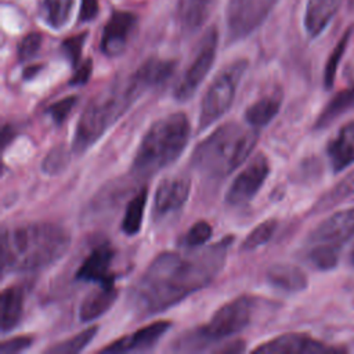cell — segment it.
I'll return each mask as SVG.
<instances>
[{
  "label": "cell",
  "instance_id": "cell-1",
  "mask_svg": "<svg viewBox=\"0 0 354 354\" xmlns=\"http://www.w3.org/2000/svg\"><path fill=\"white\" fill-rule=\"evenodd\" d=\"M232 241V236H225L212 246L187 254H158L131 289L130 301L134 311L149 317L206 288L223 270Z\"/></svg>",
  "mask_w": 354,
  "mask_h": 354
},
{
  "label": "cell",
  "instance_id": "cell-2",
  "mask_svg": "<svg viewBox=\"0 0 354 354\" xmlns=\"http://www.w3.org/2000/svg\"><path fill=\"white\" fill-rule=\"evenodd\" d=\"M71 245L69 232L54 223H29L1 232V272H30L59 260Z\"/></svg>",
  "mask_w": 354,
  "mask_h": 354
},
{
  "label": "cell",
  "instance_id": "cell-3",
  "mask_svg": "<svg viewBox=\"0 0 354 354\" xmlns=\"http://www.w3.org/2000/svg\"><path fill=\"white\" fill-rule=\"evenodd\" d=\"M257 131L236 122H228L213 130L194 149L191 165L209 178H224L238 169L252 153Z\"/></svg>",
  "mask_w": 354,
  "mask_h": 354
},
{
  "label": "cell",
  "instance_id": "cell-4",
  "mask_svg": "<svg viewBox=\"0 0 354 354\" xmlns=\"http://www.w3.org/2000/svg\"><path fill=\"white\" fill-rule=\"evenodd\" d=\"M189 119L183 112L153 122L136 151L131 163L134 177L149 178L178 159L189 140Z\"/></svg>",
  "mask_w": 354,
  "mask_h": 354
},
{
  "label": "cell",
  "instance_id": "cell-5",
  "mask_svg": "<svg viewBox=\"0 0 354 354\" xmlns=\"http://www.w3.org/2000/svg\"><path fill=\"white\" fill-rule=\"evenodd\" d=\"M138 95L140 93L130 77L120 84H113L112 87L95 94L79 116L72 140V151L83 153L94 145Z\"/></svg>",
  "mask_w": 354,
  "mask_h": 354
},
{
  "label": "cell",
  "instance_id": "cell-6",
  "mask_svg": "<svg viewBox=\"0 0 354 354\" xmlns=\"http://www.w3.org/2000/svg\"><path fill=\"white\" fill-rule=\"evenodd\" d=\"M254 300L250 296H239L223 304L212 315L207 324L185 330L173 342L174 351H199L212 343L234 336L250 324Z\"/></svg>",
  "mask_w": 354,
  "mask_h": 354
},
{
  "label": "cell",
  "instance_id": "cell-7",
  "mask_svg": "<svg viewBox=\"0 0 354 354\" xmlns=\"http://www.w3.org/2000/svg\"><path fill=\"white\" fill-rule=\"evenodd\" d=\"M246 68L248 61L241 58L228 64L213 79L201 102V113L198 118L199 130L207 129L230 109Z\"/></svg>",
  "mask_w": 354,
  "mask_h": 354
},
{
  "label": "cell",
  "instance_id": "cell-8",
  "mask_svg": "<svg viewBox=\"0 0 354 354\" xmlns=\"http://www.w3.org/2000/svg\"><path fill=\"white\" fill-rule=\"evenodd\" d=\"M217 41V30L216 28H210L202 37L198 53L192 59L189 68L184 72L173 91V97L177 101H187L195 94L196 88L203 82L214 62Z\"/></svg>",
  "mask_w": 354,
  "mask_h": 354
},
{
  "label": "cell",
  "instance_id": "cell-9",
  "mask_svg": "<svg viewBox=\"0 0 354 354\" xmlns=\"http://www.w3.org/2000/svg\"><path fill=\"white\" fill-rule=\"evenodd\" d=\"M278 0H228L227 29L230 40L250 35L270 14Z\"/></svg>",
  "mask_w": 354,
  "mask_h": 354
},
{
  "label": "cell",
  "instance_id": "cell-10",
  "mask_svg": "<svg viewBox=\"0 0 354 354\" xmlns=\"http://www.w3.org/2000/svg\"><path fill=\"white\" fill-rule=\"evenodd\" d=\"M270 174V162L266 155H256L246 167L234 178L225 202L231 206H243L253 199Z\"/></svg>",
  "mask_w": 354,
  "mask_h": 354
},
{
  "label": "cell",
  "instance_id": "cell-11",
  "mask_svg": "<svg viewBox=\"0 0 354 354\" xmlns=\"http://www.w3.org/2000/svg\"><path fill=\"white\" fill-rule=\"evenodd\" d=\"M351 241H354V207L330 214L308 236L311 245L324 243L339 249Z\"/></svg>",
  "mask_w": 354,
  "mask_h": 354
},
{
  "label": "cell",
  "instance_id": "cell-12",
  "mask_svg": "<svg viewBox=\"0 0 354 354\" xmlns=\"http://www.w3.org/2000/svg\"><path fill=\"white\" fill-rule=\"evenodd\" d=\"M115 257V250L109 243L95 246L90 254L83 260L76 278L79 281L95 282L104 286L115 285V274L111 272V264Z\"/></svg>",
  "mask_w": 354,
  "mask_h": 354
},
{
  "label": "cell",
  "instance_id": "cell-13",
  "mask_svg": "<svg viewBox=\"0 0 354 354\" xmlns=\"http://www.w3.org/2000/svg\"><path fill=\"white\" fill-rule=\"evenodd\" d=\"M253 351L256 353H272V354H314V353H330L339 351V348L328 347L322 342L306 335V333H285L277 336Z\"/></svg>",
  "mask_w": 354,
  "mask_h": 354
},
{
  "label": "cell",
  "instance_id": "cell-14",
  "mask_svg": "<svg viewBox=\"0 0 354 354\" xmlns=\"http://www.w3.org/2000/svg\"><path fill=\"white\" fill-rule=\"evenodd\" d=\"M191 192V180L184 176L163 178L153 198V214L158 217L177 212L187 202Z\"/></svg>",
  "mask_w": 354,
  "mask_h": 354
},
{
  "label": "cell",
  "instance_id": "cell-15",
  "mask_svg": "<svg viewBox=\"0 0 354 354\" xmlns=\"http://www.w3.org/2000/svg\"><path fill=\"white\" fill-rule=\"evenodd\" d=\"M136 15L127 11H115L104 26L100 48L106 57H116L123 53L130 33L136 26Z\"/></svg>",
  "mask_w": 354,
  "mask_h": 354
},
{
  "label": "cell",
  "instance_id": "cell-16",
  "mask_svg": "<svg viewBox=\"0 0 354 354\" xmlns=\"http://www.w3.org/2000/svg\"><path fill=\"white\" fill-rule=\"evenodd\" d=\"M171 322L170 321H155L151 322L136 332L126 335L104 348H101L102 353H127V351H141L148 350L153 347L159 339L170 329Z\"/></svg>",
  "mask_w": 354,
  "mask_h": 354
},
{
  "label": "cell",
  "instance_id": "cell-17",
  "mask_svg": "<svg viewBox=\"0 0 354 354\" xmlns=\"http://www.w3.org/2000/svg\"><path fill=\"white\" fill-rule=\"evenodd\" d=\"M326 152L333 173L343 171L354 163V120L340 127L329 141Z\"/></svg>",
  "mask_w": 354,
  "mask_h": 354
},
{
  "label": "cell",
  "instance_id": "cell-18",
  "mask_svg": "<svg viewBox=\"0 0 354 354\" xmlns=\"http://www.w3.org/2000/svg\"><path fill=\"white\" fill-rule=\"evenodd\" d=\"M176 62L171 59L151 58L145 61L131 76V82L140 94L153 86H159L166 82L174 72Z\"/></svg>",
  "mask_w": 354,
  "mask_h": 354
},
{
  "label": "cell",
  "instance_id": "cell-19",
  "mask_svg": "<svg viewBox=\"0 0 354 354\" xmlns=\"http://www.w3.org/2000/svg\"><path fill=\"white\" fill-rule=\"evenodd\" d=\"M340 0H307L304 11V29L310 37L319 36L333 19Z\"/></svg>",
  "mask_w": 354,
  "mask_h": 354
},
{
  "label": "cell",
  "instance_id": "cell-20",
  "mask_svg": "<svg viewBox=\"0 0 354 354\" xmlns=\"http://www.w3.org/2000/svg\"><path fill=\"white\" fill-rule=\"evenodd\" d=\"M266 278L271 286L285 293H297L307 288L306 272L292 264H274L267 270Z\"/></svg>",
  "mask_w": 354,
  "mask_h": 354
},
{
  "label": "cell",
  "instance_id": "cell-21",
  "mask_svg": "<svg viewBox=\"0 0 354 354\" xmlns=\"http://www.w3.org/2000/svg\"><path fill=\"white\" fill-rule=\"evenodd\" d=\"M25 289L22 285H12L1 292L0 297V328L3 333L14 329L22 317Z\"/></svg>",
  "mask_w": 354,
  "mask_h": 354
},
{
  "label": "cell",
  "instance_id": "cell-22",
  "mask_svg": "<svg viewBox=\"0 0 354 354\" xmlns=\"http://www.w3.org/2000/svg\"><path fill=\"white\" fill-rule=\"evenodd\" d=\"M118 297V289L115 285L104 286L100 285V289L91 292L84 297L79 307V319L82 322L94 321L102 314H105Z\"/></svg>",
  "mask_w": 354,
  "mask_h": 354
},
{
  "label": "cell",
  "instance_id": "cell-23",
  "mask_svg": "<svg viewBox=\"0 0 354 354\" xmlns=\"http://www.w3.org/2000/svg\"><path fill=\"white\" fill-rule=\"evenodd\" d=\"M282 104V94L279 90L261 97L259 101L248 106L245 120L249 126L259 129L268 124L279 112Z\"/></svg>",
  "mask_w": 354,
  "mask_h": 354
},
{
  "label": "cell",
  "instance_id": "cell-24",
  "mask_svg": "<svg viewBox=\"0 0 354 354\" xmlns=\"http://www.w3.org/2000/svg\"><path fill=\"white\" fill-rule=\"evenodd\" d=\"M216 0H181L180 1V21L185 30L194 32L201 28L207 19Z\"/></svg>",
  "mask_w": 354,
  "mask_h": 354
},
{
  "label": "cell",
  "instance_id": "cell-25",
  "mask_svg": "<svg viewBox=\"0 0 354 354\" xmlns=\"http://www.w3.org/2000/svg\"><path fill=\"white\" fill-rule=\"evenodd\" d=\"M354 106V84L346 90L339 91L318 115L314 127L324 129L329 126L336 118L343 115L348 108Z\"/></svg>",
  "mask_w": 354,
  "mask_h": 354
},
{
  "label": "cell",
  "instance_id": "cell-26",
  "mask_svg": "<svg viewBox=\"0 0 354 354\" xmlns=\"http://www.w3.org/2000/svg\"><path fill=\"white\" fill-rule=\"evenodd\" d=\"M147 196H148V189L144 187L141 188L127 203L124 216L122 220V231L126 235H136L141 230L142 224V216H144V209L147 203Z\"/></svg>",
  "mask_w": 354,
  "mask_h": 354
},
{
  "label": "cell",
  "instance_id": "cell-27",
  "mask_svg": "<svg viewBox=\"0 0 354 354\" xmlns=\"http://www.w3.org/2000/svg\"><path fill=\"white\" fill-rule=\"evenodd\" d=\"M354 195V170H351L347 176H344L336 185L332 187L326 194H324L319 201L314 206V212H324L330 209L347 198Z\"/></svg>",
  "mask_w": 354,
  "mask_h": 354
},
{
  "label": "cell",
  "instance_id": "cell-28",
  "mask_svg": "<svg viewBox=\"0 0 354 354\" xmlns=\"http://www.w3.org/2000/svg\"><path fill=\"white\" fill-rule=\"evenodd\" d=\"M75 0H43V17L51 29H62L71 17Z\"/></svg>",
  "mask_w": 354,
  "mask_h": 354
},
{
  "label": "cell",
  "instance_id": "cell-29",
  "mask_svg": "<svg viewBox=\"0 0 354 354\" xmlns=\"http://www.w3.org/2000/svg\"><path fill=\"white\" fill-rule=\"evenodd\" d=\"M353 36V26H350L340 37V40L336 43L335 48L332 50L326 64H325V69H324V86L325 88H330L335 83V76H336V72H337V66L348 47V43H350V39Z\"/></svg>",
  "mask_w": 354,
  "mask_h": 354
},
{
  "label": "cell",
  "instance_id": "cell-30",
  "mask_svg": "<svg viewBox=\"0 0 354 354\" xmlns=\"http://www.w3.org/2000/svg\"><path fill=\"white\" fill-rule=\"evenodd\" d=\"M339 256H340L339 248L324 245V243L313 245V248L307 253L308 261L319 271L333 270L339 263Z\"/></svg>",
  "mask_w": 354,
  "mask_h": 354
},
{
  "label": "cell",
  "instance_id": "cell-31",
  "mask_svg": "<svg viewBox=\"0 0 354 354\" xmlns=\"http://www.w3.org/2000/svg\"><path fill=\"white\" fill-rule=\"evenodd\" d=\"M97 330H98V326L97 325H93V326H88L87 329L82 330L80 333L53 346V347H48L46 350V353H54V354H73V353H79L82 351L86 346H88V343L94 339V336L97 335Z\"/></svg>",
  "mask_w": 354,
  "mask_h": 354
},
{
  "label": "cell",
  "instance_id": "cell-32",
  "mask_svg": "<svg viewBox=\"0 0 354 354\" xmlns=\"http://www.w3.org/2000/svg\"><path fill=\"white\" fill-rule=\"evenodd\" d=\"M277 224L278 223L274 218H268V220L261 221L259 225H256L248 234V236L243 239L239 250L241 252H252V250L263 246L264 243H267L271 239V236L274 235Z\"/></svg>",
  "mask_w": 354,
  "mask_h": 354
},
{
  "label": "cell",
  "instance_id": "cell-33",
  "mask_svg": "<svg viewBox=\"0 0 354 354\" xmlns=\"http://www.w3.org/2000/svg\"><path fill=\"white\" fill-rule=\"evenodd\" d=\"M69 152L66 151L65 145L54 147L44 158L41 163V170L50 176H55L61 173L69 163Z\"/></svg>",
  "mask_w": 354,
  "mask_h": 354
},
{
  "label": "cell",
  "instance_id": "cell-34",
  "mask_svg": "<svg viewBox=\"0 0 354 354\" xmlns=\"http://www.w3.org/2000/svg\"><path fill=\"white\" fill-rule=\"evenodd\" d=\"M212 232H213L212 225L207 221H205V220H199L183 236L181 245L187 246V248L202 246V245H205L210 239Z\"/></svg>",
  "mask_w": 354,
  "mask_h": 354
},
{
  "label": "cell",
  "instance_id": "cell-35",
  "mask_svg": "<svg viewBox=\"0 0 354 354\" xmlns=\"http://www.w3.org/2000/svg\"><path fill=\"white\" fill-rule=\"evenodd\" d=\"M77 102V97L76 95H68L61 98L57 102H53L51 105H48L46 108V113L51 118V120L55 124H62L65 122V119L71 115L73 106Z\"/></svg>",
  "mask_w": 354,
  "mask_h": 354
},
{
  "label": "cell",
  "instance_id": "cell-36",
  "mask_svg": "<svg viewBox=\"0 0 354 354\" xmlns=\"http://www.w3.org/2000/svg\"><path fill=\"white\" fill-rule=\"evenodd\" d=\"M86 37H87V33L83 32L80 35L68 37L66 40L62 41V50L75 68L80 62V55H82V50H83V44L86 41Z\"/></svg>",
  "mask_w": 354,
  "mask_h": 354
},
{
  "label": "cell",
  "instance_id": "cell-37",
  "mask_svg": "<svg viewBox=\"0 0 354 354\" xmlns=\"http://www.w3.org/2000/svg\"><path fill=\"white\" fill-rule=\"evenodd\" d=\"M41 46V35L32 32L26 35L18 44V58L21 61H26L32 58Z\"/></svg>",
  "mask_w": 354,
  "mask_h": 354
},
{
  "label": "cell",
  "instance_id": "cell-38",
  "mask_svg": "<svg viewBox=\"0 0 354 354\" xmlns=\"http://www.w3.org/2000/svg\"><path fill=\"white\" fill-rule=\"evenodd\" d=\"M32 344V337L29 336H17L10 340H6L0 346V353L1 354H12V353H19L26 350Z\"/></svg>",
  "mask_w": 354,
  "mask_h": 354
},
{
  "label": "cell",
  "instance_id": "cell-39",
  "mask_svg": "<svg viewBox=\"0 0 354 354\" xmlns=\"http://www.w3.org/2000/svg\"><path fill=\"white\" fill-rule=\"evenodd\" d=\"M93 72V61L88 58L76 66V72L69 80L71 86H83L88 82Z\"/></svg>",
  "mask_w": 354,
  "mask_h": 354
},
{
  "label": "cell",
  "instance_id": "cell-40",
  "mask_svg": "<svg viewBox=\"0 0 354 354\" xmlns=\"http://www.w3.org/2000/svg\"><path fill=\"white\" fill-rule=\"evenodd\" d=\"M98 14V0H82L80 11H79V21L88 22L93 21Z\"/></svg>",
  "mask_w": 354,
  "mask_h": 354
},
{
  "label": "cell",
  "instance_id": "cell-41",
  "mask_svg": "<svg viewBox=\"0 0 354 354\" xmlns=\"http://www.w3.org/2000/svg\"><path fill=\"white\" fill-rule=\"evenodd\" d=\"M17 131L14 130V127L11 124H6L3 127V131H1V144H3V148H6L8 145V142L15 137Z\"/></svg>",
  "mask_w": 354,
  "mask_h": 354
},
{
  "label": "cell",
  "instance_id": "cell-42",
  "mask_svg": "<svg viewBox=\"0 0 354 354\" xmlns=\"http://www.w3.org/2000/svg\"><path fill=\"white\" fill-rule=\"evenodd\" d=\"M41 69V65H30V66H28V68H25V71H24V79L25 80H29V79H32V77H35L37 73H39V71Z\"/></svg>",
  "mask_w": 354,
  "mask_h": 354
},
{
  "label": "cell",
  "instance_id": "cell-43",
  "mask_svg": "<svg viewBox=\"0 0 354 354\" xmlns=\"http://www.w3.org/2000/svg\"><path fill=\"white\" fill-rule=\"evenodd\" d=\"M241 350H243V346H242V343L241 342H235V343H232V344H230L228 347H224V348H220L218 351H241Z\"/></svg>",
  "mask_w": 354,
  "mask_h": 354
},
{
  "label": "cell",
  "instance_id": "cell-44",
  "mask_svg": "<svg viewBox=\"0 0 354 354\" xmlns=\"http://www.w3.org/2000/svg\"><path fill=\"white\" fill-rule=\"evenodd\" d=\"M350 259H351V263H353V264H354V250H353V252H351V257H350Z\"/></svg>",
  "mask_w": 354,
  "mask_h": 354
}]
</instances>
